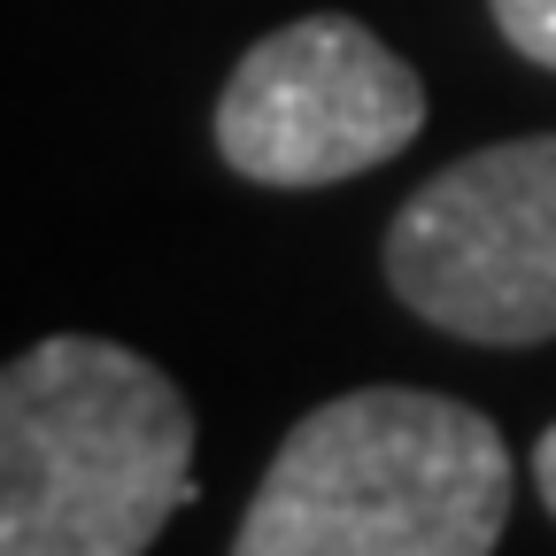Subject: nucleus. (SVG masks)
Segmentation results:
<instances>
[{
    "mask_svg": "<svg viewBox=\"0 0 556 556\" xmlns=\"http://www.w3.org/2000/svg\"><path fill=\"white\" fill-rule=\"evenodd\" d=\"M518 464L495 417L426 387H356L278 441L232 533L240 556H486Z\"/></svg>",
    "mask_w": 556,
    "mask_h": 556,
    "instance_id": "obj_1",
    "label": "nucleus"
},
{
    "mask_svg": "<svg viewBox=\"0 0 556 556\" xmlns=\"http://www.w3.org/2000/svg\"><path fill=\"white\" fill-rule=\"evenodd\" d=\"M193 503V402L124 340L0 364V556H139Z\"/></svg>",
    "mask_w": 556,
    "mask_h": 556,
    "instance_id": "obj_2",
    "label": "nucleus"
},
{
    "mask_svg": "<svg viewBox=\"0 0 556 556\" xmlns=\"http://www.w3.org/2000/svg\"><path fill=\"white\" fill-rule=\"evenodd\" d=\"M387 287L479 348L556 340V131L433 170L387 225Z\"/></svg>",
    "mask_w": 556,
    "mask_h": 556,
    "instance_id": "obj_3",
    "label": "nucleus"
},
{
    "mask_svg": "<svg viewBox=\"0 0 556 556\" xmlns=\"http://www.w3.org/2000/svg\"><path fill=\"white\" fill-rule=\"evenodd\" d=\"M426 124L417 70L356 16L278 24L217 93V155L255 186H332L379 170Z\"/></svg>",
    "mask_w": 556,
    "mask_h": 556,
    "instance_id": "obj_4",
    "label": "nucleus"
},
{
    "mask_svg": "<svg viewBox=\"0 0 556 556\" xmlns=\"http://www.w3.org/2000/svg\"><path fill=\"white\" fill-rule=\"evenodd\" d=\"M486 16H495V31H503L526 62L556 70V0H486Z\"/></svg>",
    "mask_w": 556,
    "mask_h": 556,
    "instance_id": "obj_5",
    "label": "nucleus"
},
{
    "mask_svg": "<svg viewBox=\"0 0 556 556\" xmlns=\"http://www.w3.org/2000/svg\"><path fill=\"white\" fill-rule=\"evenodd\" d=\"M533 495L548 503V518H556V426L533 441Z\"/></svg>",
    "mask_w": 556,
    "mask_h": 556,
    "instance_id": "obj_6",
    "label": "nucleus"
}]
</instances>
